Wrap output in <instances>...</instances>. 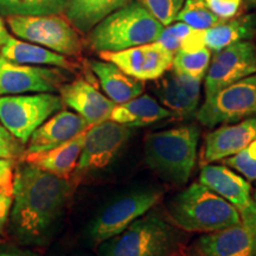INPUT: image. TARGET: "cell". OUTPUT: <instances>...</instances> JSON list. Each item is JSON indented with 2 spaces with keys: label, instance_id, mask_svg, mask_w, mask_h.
Listing matches in <instances>:
<instances>
[{
  "label": "cell",
  "instance_id": "30bf717a",
  "mask_svg": "<svg viewBox=\"0 0 256 256\" xmlns=\"http://www.w3.org/2000/svg\"><path fill=\"white\" fill-rule=\"evenodd\" d=\"M68 78L66 69L22 64L0 55V96L55 92Z\"/></svg>",
  "mask_w": 256,
  "mask_h": 256
},
{
  "label": "cell",
  "instance_id": "8d00e7d4",
  "mask_svg": "<svg viewBox=\"0 0 256 256\" xmlns=\"http://www.w3.org/2000/svg\"><path fill=\"white\" fill-rule=\"evenodd\" d=\"M10 37H11V36L8 34V28H6L4 22H2V19L0 18V49H2V48L5 46V43L8 42Z\"/></svg>",
  "mask_w": 256,
  "mask_h": 256
},
{
  "label": "cell",
  "instance_id": "9a60e30c",
  "mask_svg": "<svg viewBox=\"0 0 256 256\" xmlns=\"http://www.w3.org/2000/svg\"><path fill=\"white\" fill-rule=\"evenodd\" d=\"M200 183L232 204L241 218H249L256 215V206L250 194V184L226 165H204L200 170Z\"/></svg>",
  "mask_w": 256,
  "mask_h": 256
},
{
  "label": "cell",
  "instance_id": "4dcf8cb0",
  "mask_svg": "<svg viewBox=\"0 0 256 256\" xmlns=\"http://www.w3.org/2000/svg\"><path fill=\"white\" fill-rule=\"evenodd\" d=\"M224 164L241 174L247 180H256V139L238 154L224 159Z\"/></svg>",
  "mask_w": 256,
  "mask_h": 256
},
{
  "label": "cell",
  "instance_id": "44dd1931",
  "mask_svg": "<svg viewBox=\"0 0 256 256\" xmlns=\"http://www.w3.org/2000/svg\"><path fill=\"white\" fill-rule=\"evenodd\" d=\"M92 72L100 81L107 98L115 104H121L142 95L144 83L124 72L119 66L108 60H90Z\"/></svg>",
  "mask_w": 256,
  "mask_h": 256
},
{
  "label": "cell",
  "instance_id": "f546056e",
  "mask_svg": "<svg viewBox=\"0 0 256 256\" xmlns=\"http://www.w3.org/2000/svg\"><path fill=\"white\" fill-rule=\"evenodd\" d=\"M162 26H168L177 19L185 0H138Z\"/></svg>",
  "mask_w": 256,
  "mask_h": 256
},
{
  "label": "cell",
  "instance_id": "ffe728a7",
  "mask_svg": "<svg viewBox=\"0 0 256 256\" xmlns=\"http://www.w3.org/2000/svg\"><path fill=\"white\" fill-rule=\"evenodd\" d=\"M86 132L87 130L49 151L23 154L22 160L56 177L68 179L78 168L80 156L84 144Z\"/></svg>",
  "mask_w": 256,
  "mask_h": 256
},
{
  "label": "cell",
  "instance_id": "9c48e42d",
  "mask_svg": "<svg viewBox=\"0 0 256 256\" xmlns=\"http://www.w3.org/2000/svg\"><path fill=\"white\" fill-rule=\"evenodd\" d=\"M256 116V74L220 89L197 110V119L206 127L235 124Z\"/></svg>",
  "mask_w": 256,
  "mask_h": 256
},
{
  "label": "cell",
  "instance_id": "d6a6232c",
  "mask_svg": "<svg viewBox=\"0 0 256 256\" xmlns=\"http://www.w3.org/2000/svg\"><path fill=\"white\" fill-rule=\"evenodd\" d=\"M208 8L220 20H228L238 14L242 0H206Z\"/></svg>",
  "mask_w": 256,
  "mask_h": 256
},
{
  "label": "cell",
  "instance_id": "4fadbf2b",
  "mask_svg": "<svg viewBox=\"0 0 256 256\" xmlns=\"http://www.w3.org/2000/svg\"><path fill=\"white\" fill-rule=\"evenodd\" d=\"M100 57L119 66L134 78L153 81L162 78L171 68L174 52L152 42L121 51H104L100 52Z\"/></svg>",
  "mask_w": 256,
  "mask_h": 256
},
{
  "label": "cell",
  "instance_id": "277c9868",
  "mask_svg": "<svg viewBox=\"0 0 256 256\" xmlns=\"http://www.w3.org/2000/svg\"><path fill=\"white\" fill-rule=\"evenodd\" d=\"M200 134L197 126H180L150 134L145 140L147 165L164 180L185 184L196 164Z\"/></svg>",
  "mask_w": 256,
  "mask_h": 256
},
{
  "label": "cell",
  "instance_id": "cb8c5ba5",
  "mask_svg": "<svg viewBox=\"0 0 256 256\" xmlns=\"http://www.w3.org/2000/svg\"><path fill=\"white\" fill-rule=\"evenodd\" d=\"M0 55L22 64L51 66L66 70L72 68V63L66 60V56L30 42L16 40L14 37H10L5 46L0 49Z\"/></svg>",
  "mask_w": 256,
  "mask_h": 256
},
{
  "label": "cell",
  "instance_id": "74e56055",
  "mask_svg": "<svg viewBox=\"0 0 256 256\" xmlns=\"http://www.w3.org/2000/svg\"><path fill=\"white\" fill-rule=\"evenodd\" d=\"M252 200H254V203H255V206H256V190L254 192V198H252Z\"/></svg>",
  "mask_w": 256,
  "mask_h": 256
},
{
  "label": "cell",
  "instance_id": "d6986e66",
  "mask_svg": "<svg viewBox=\"0 0 256 256\" xmlns=\"http://www.w3.org/2000/svg\"><path fill=\"white\" fill-rule=\"evenodd\" d=\"M156 95L160 102L177 116H188L197 110L200 101L202 80L194 78L176 70L158 78Z\"/></svg>",
  "mask_w": 256,
  "mask_h": 256
},
{
  "label": "cell",
  "instance_id": "5b68a950",
  "mask_svg": "<svg viewBox=\"0 0 256 256\" xmlns=\"http://www.w3.org/2000/svg\"><path fill=\"white\" fill-rule=\"evenodd\" d=\"M162 28L139 2H130L92 28L89 44L98 52L121 51L156 42Z\"/></svg>",
  "mask_w": 256,
  "mask_h": 256
},
{
  "label": "cell",
  "instance_id": "8fae6325",
  "mask_svg": "<svg viewBox=\"0 0 256 256\" xmlns=\"http://www.w3.org/2000/svg\"><path fill=\"white\" fill-rule=\"evenodd\" d=\"M256 74V46L242 40L215 52L206 70V98L220 89Z\"/></svg>",
  "mask_w": 256,
  "mask_h": 256
},
{
  "label": "cell",
  "instance_id": "836d02e7",
  "mask_svg": "<svg viewBox=\"0 0 256 256\" xmlns=\"http://www.w3.org/2000/svg\"><path fill=\"white\" fill-rule=\"evenodd\" d=\"M14 204V188H0V234L4 232Z\"/></svg>",
  "mask_w": 256,
  "mask_h": 256
},
{
  "label": "cell",
  "instance_id": "8992f818",
  "mask_svg": "<svg viewBox=\"0 0 256 256\" xmlns=\"http://www.w3.org/2000/svg\"><path fill=\"white\" fill-rule=\"evenodd\" d=\"M164 191L156 186H146L121 194L102 209L88 226V238L101 244L119 235L134 220L153 209L162 200Z\"/></svg>",
  "mask_w": 256,
  "mask_h": 256
},
{
  "label": "cell",
  "instance_id": "5bb4252c",
  "mask_svg": "<svg viewBox=\"0 0 256 256\" xmlns=\"http://www.w3.org/2000/svg\"><path fill=\"white\" fill-rule=\"evenodd\" d=\"M192 250L196 256H256V215L202 236Z\"/></svg>",
  "mask_w": 256,
  "mask_h": 256
},
{
  "label": "cell",
  "instance_id": "7a4b0ae2",
  "mask_svg": "<svg viewBox=\"0 0 256 256\" xmlns=\"http://www.w3.org/2000/svg\"><path fill=\"white\" fill-rule=\"evenodd\" d=\"M170 217L179 229L194 232H214L241 220L232 204L200 183L191 184L168 204Z\"/></svg>",
  "mask_w": 256,
  "mask_h": 256
},
{
  "label": "cell",
  "instance_id": "f35d334b",
  "mask_svg": "<svg viewBox=\"0 0 256 256\" xmlns=\"http://www.w3.org/2000/svg\"><path fill=\"white\" fill-rule=\"evenodd\" d=\"M250 2H252V4H256V0H250Z\"/></svg>",
  "mask_w": 256,
  "mask_h": 256
},
{
  "label": "cell",
  "instance_id": "f1b7e54d",
  "mask_svg": "<svg viewBox=\"0 0 256 256\" xmlns=\"http://www.w3.org/2000/svg\"><path fill=\"white\" fill-rule=\"evenodd\" d=\"M176 20L183 22L188 26L203 31L222 22L210 11L206 0H185Z\"/></svg>",
  "mask_w": 256,
  "mask_h": 256
},
{
  "label": "cell",
  "instance_id": "52a82bcc",
  "mask_svg": "<svg viewBox=\"0 0 256 256\" xmlns=\"http://www.w3.org/2000/svg\"><path fill=\"white\" fill-rule=\"evenodd\" d=\"M63 102L54 92L6 95L0 98V122L22 144L50 116L60 112Z\"/></svg>",
  "mask_w": 256,
  "mask_h": 256
},
{
  "label": "cell",
  "instance_id": "6da1fadb",
  "mask_svg": "<svg viewBox=\"0 0 256 256\" xmlns=\"http://www.w3.org/2000/svg\"><path fill=\"white\" fill-rule=\"evenodd\" d=\"M12 188V235L23 244L46 242L72 194L70 182L23 162L14 170Z\"/></svg>",
  "mask_w": 256,
  "mask_h": 256
},
{
  "label": "cell",
  "instance_id": "e575fe53",
  "mask_svg": "<svg viewBox=\"0 0 256 256\" xmlns=\"http://www.w3.org/2000/svg\"><path fill=\"white\" fill-rule=\"evenodd\" d=\"M16 159L0 158V188H11L14 185Z\"/></svg>",
  "mask_w": 256,
  "mask_h": 256
},
{
  "label": "cell",
  "instance_id": "7402d4cb",
  "mask_svg": "<svg viewBox=\"0 0 256 256\" xmlns=\"http://www.w3.org/2000/svg\"><path fill=\"white\" fill-rule=\"evenodd\" d=\"M172 116V113L150 95L134 98L124 104H116L110 120L130 127H144Z\"/></svg>",
  "mask_w": 256,
  "mask_h": 256
},
{
  "label": "cell",
  "instance_id": "4316f807",
  "mask_svg": "<svg viewBox=\"0 0 256 256\" xmlns=\"http://www.w3.org/2000/svg\"><path fill=\"white\" fill-rule=\"evenodd\" d=\"M66 0H0L5 16H49L64 12Z\"/></svg>",
  "mask_w": 256,
  "mask_h": 256
},
{
  "label": "cell",
  "instance_id": "e0dca14e",
  "mask_svg": "<svg viewBox=\"0 0 256 256\" xmlns=\"http://www.w3.org/2000/svg\"><path fill=\"white\" fill-rule=\"evenodd\" d=\"M58 92L63 104L75 110L90 126L110 120L112 112L116 106L94 86L82 78L64 83Z\"/></svg>",
  "mask_w": 256,
  "mask_h": 256
},
{
  "label": "cell",
  "instance_id": "484cf974",
  "mask_svg": "<svg viewBox=\"0 0 256 256\" xmlns=\"http://www.w3.org/2000/svg\"><path fill=\"white\" fill-rule=\"evenodd\" d=\"M156 42L174 54L178 50L192 52L206 48L204 31L188 26L183 22L170 24L162 28Z\"/></svg>",
  "mask_w": 256,
  "mask_h": 256
},
{
  "label": "cell",
  "instance_id": "2e32d148",
  "mask_svg": "<svg viewBox=\"0 0 256 256\" xmlns=\"http://www.w3.org/2000/svg\"><path fill=\"white\" fill-rule=\"evenodd\" d=\"M255 139L256 116L216 128L206 138L203 162L212 164L238 154Z\"/></svg>",
  "mask_w": 256,
  "mask_h": 256
},
{
  "label": "cell",
  "instance_id": "3957f363",
  "mask_svg": "<svg viewBox=\"0 0 256 256\" xmlns=\"http://www.w3.org/2000/svg\"><path fill=\"white\" fill-rule=\"evenodd\" d=\"M180 242L174 224L151 209L119 235L102 242L98 256H174Z\"/></svg>",
  "mask_w": 256,
  "mask_h": 256
},
{
  "label": "cell",
  "instance_id": "7c38bea8",
  "mask_svg": "<svg viewBox=\"0 0 256 256\" xmlns=\"http://www.w3.org/2000/svg\"><path fill=\"white\" fill-rule=\"evenodd\" d=\"M134 128L113 120L92 124L87 130L76 170L80 172L107 168L130 139Z\"/></svg>",
  "mask_w": 256,
  "mask_h": 256
},
{
  "label": "cell",
  "instance_id": "1f68e13d",
  "mask_svg": "<svg viewBox=\"0 0 256 256\" xmlns=\"http://www.w3.org/2000/svg\"><path fill=\"white\" fill-rule=\"evenodd\" d=\"M23 145L0 122V158H19L25 152Z\"/></svg>",
  "mask_w": 256,
  "mask_h": 256
},
{
  "label": "cell",
  "instance_id": "ac0fdd59",
  "mask_svg": "<svg viewBox=\"0 0 256 256\" xmlns=\"http://www.w3.org/2000/svg\"><path fill=\"white\" fill-rule=\"evenodd\" d=\"M89 127L90 124L78 113L69 110L57 112L32 133L24 154L55 148L87 130Z\"/></svg>",
  "mask_w": 256,
  "mask_h": 256
},
{
  "label": "cell",
  "instance_id": "d4e9b609",
  "mask_svg": "<svg viewBox=\"0 0 256 256\" xmlns=\"http://www.w3.org/2000/svg\"><path fill=\"white\" fill-rule=\"evenodd\" d=\"M255 34L256 17L249 14L232 20H222L204 30V43L208 49L217 52L238 42L250 40Z\"/></svg>",
  "mask_w": 256,
  "mask_h": 256
},
{
  "label": "cell",
  "instance_id": "603a6c76",
  "mask_svg": "<svg viewBox=\"0 0 256 256\" xmlns=\"http://www.w3.org/2000/svg\"><path fill=\"white\" fill-rule=\"evenodd\" d=\"M130 0H66L64 10L69 23L82 34H89L101 20Z\"/></svg>",
  "mask_w": 256,
  "mask_h": 256
},
{
  "label": "cell",
  "instance_id": "83f0119b",
  "mask_svg": "<svg viewBox=\"0 0 256 256\" xmlns=\"http://www.w3.org/2000/svg\"><path fill=\"white\" fill-rule=\"evenodd\" d=\"M210 60L211 54L206 46L192 52L178 50L174 54L172 66L177 72L202 80L206 76V70L209 68Z\"/></svg>",
  "mask_w": 256,
  "mask_h": 256
},
{
  "label": "cell",
  "instance_id": "d590c367",
  "mask_svg": "<svg viewBox=\"0 0 256 256\" xmlns=\"http://www.w3.org/2000/svg\"><path fill=\"white\" fill-rule=\"evenodd\" d=\"M0 256H42L38 252L10 244H0Z\"/></svg>",
  "mask_w": 256,
  "mask_h": 256
},
{
  "label": "cell",
  "instance_id": "ba28073f",
  "mask_svg": "<svg viewBox=\"0 0 256 256\" xmlns=\"http://www.w3.org/2000/svg\"><path fill=\"white\" fill-rule=\"evenodd\" d=\"M8 24L16 36L64 56H76L82 42L76 28L58 14L8 16Z\"/></svg>",
  "mask_w": 256,
  "mask_h": 256
}]
</instances>
